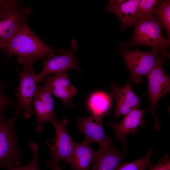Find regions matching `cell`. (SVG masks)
I'll list each match as a JSON object with an SVG mask.
<instances>
[{
    "mask_svg": "<svg viewBox=\"0 0 170 170\" xmlns=\"http://www.w3.org/2000/svg\"><path fill=\"white\" fill-rule=\"evenodd\" d=\"M68 51L65 48L56 49L47 45L40 40L28 26L26 19L9 42L6 54L7 59L18 56V62L23 65V71L34 72L33 65L37 60H43L53 54H62Z\"/></svg>",
    "mask_w": 170,
    "mask_h": 170,
    "instance_id": "cell-1",
    "label": "cell"
},
{
    "mask_svg": "<svg viewBox=\"0 0 170 170\" xmlns=\"http://www.w3.org/2000/svg\"><path fill=\"white\" fill-rule=\"evenodd\" d=\"M29 144L32 154L31 162L27 165L24 166L0 165V167L8 170H39L38 159V144L31 141Z\"/></svg>",
    "mask_w": 170,
    "mask_h": 170,
    "instance_id": "cell-21",
    "label": "cell"
},
{
    "mask_svg": "<svg viewBox=\"0 0 170 170\" xmlns=\"http://www.w3.org/2000/svg\"><path fill=\"white\" fill-rule=\"evenodd\" d=\"M164 61V60L159 61L146 76L148 80L147 95L150 103L146 110L151 112L154 119V128L157 130L161 127L156 112L157 103L162 96L170 92V78L163 70L162 64Z\"/></svg>",
    "mask_w": 170,
    "mask_h": 170,
    "instance_id": "cell-7",
    "label": "cell"
},
{
    "mask_svg": "<svg viewBox=\"0 0 170 170\" xmlns=\"http://www.w3.org/2000/svg\"><path fill=\"white\" fill-rule=\"evenodd\" d=\"M103 117L94 114L86 117H79L75 123L79 130L85 135L86 139L97 142L99 147L111 144V138L106 135L102 119Z\"/></svg>",
    "mask_w": 170,
    "mask_h": 170,
    "instance_id": "cell-14",
    "label": "cell"
},
{
    "mask_svg": "<svg viewBox=\"0 0 170 170\" xmlns=\"http://www.w3.org/2000/svg\"><path fill=\"white\" fill-rule=\"evenodd\" d=\"M42 82L51 95L60 99L66 107L74 108L71 100L78 91L70 83L67 72L47 75L42 77Z\"/></svg>",
    "mask_w": 170,
    "mask_h": 170,
    "instance_id": "cell-10",
    "label": "cell"
},
{
    "mask_svg": "<svg viewBox=\"0 0 170 170\" xmlns=\"http://www.w3.org/2000/svg\"><path fill=\"white\" fill-rule=\"evenodd\" d=\"M7 86L6 83L0 79V118L3 116L4 111L7 108L13 107L15 109L16 105L13 98L7 97L4 93L3 90Z\"/></svg>",
    "mask_w": 170,
    "mask_h": 170,
    "instance_id": "cell-23",
    "label": "cell"
},
{
    "mask_svg": "<svg viewBox=\"0 0 170 170\" xmlns=\"http://www.w3.org/2000/svg\"><path fill=\"white\" fill-rule=\"evenodd\" d=\"M157 0H139L137 10V19L152 16V11L158 2Z\"/></svg>",
    "mask_w": 170,
    "mask_h": 170,
    "instance_id": "cell-22",
    "label": "cell"
},
{
    "mask_svg": "<svg viewBox=\"0 0 170 170\" xmlns=\"http://www.w3.org/2000/svg\"><path fill=\"white\" fill-rule=\"evenodd\" d=\"M165 29L168 37L170 36V1L159 0L152 11Z\"/></svg>",
    "mask_w": 170,
    "mask_h": 170,
    "instance_id": "cell-19",
    "label": "cell"
},
{
    "mask_svg": "<svg viewBox=\"0 0 170 170\" xmlns=\"http://www.w3.org/2000/svg\"><path fill=\"white\" fill-rule=\"evenodd\" d=\"M92 143L86 139L80 143L75 142L70 164L72 170H90L97 153Z\"/></svg>",
    "mask_w": 170,
    "mask_h": 170,
    "instance_id": "cell-16",
    "label": "cell"
},
{
    "mask_svg": "<svg viewBox=\"0 0 170 170\" xmlns=\"http://www.w3.org/2000/svg\"><path fill=\"white\" fill-rule=\"evenodd\" d=\"M139 0H111L105 8L115 14L121 22V28L124 30L134 25L137 20V10Z\"/></svg>",
    "mask_w": 170,
    "mask_h": 170,
    "instance_id": "cell-15",
    "label": "cell"
},
{
    "mask_svg": "<svg viewBox=\"0 0 170 170\" xmlns=\"http://www.w3.org/2000/svg\"><path fill=\"white\" fill-rule=\"evenodd\" d=\"M120 52L126 67L131 73V80L135 83L141 82V76H146L159 61L165 59L159 53L153 50L145 52L138 49L131 51L124 48L121 50Z\"/></svg>",
    "mask_w": 170,
    "mask_h": 170,
    "instance_id": "cell-4",
    "label": "cell"
},
{
    "mask_svg": "<svg viewBox=\"0 0 170 170\" xmlns=\"http://www.w3.org/2000/svg\"><path fill=\"white\" fill-rule=\"evenodd\" d=\"M51 122L55 130L56 139L47 142L50 154L54 160L58 162L62 160L70 165L75 142L67 131L68 121L63 118Z\"/></svg>",
    "mask_w": 170,
    "mask_h": 170,
    "instance_id": "cell-8",
    "label": "cell"
},
{
    "mask_svg": "<svg viewBox=\"0 0 170 170\" xmlns=\"http://www.w3.org/2000/svg\"><path fill=\"white\" fill-rule=\"evenodd\" d=\"M31 11L16 0H8L0 7V52L6 54L9 42Z\"/></svg>",
    "mask_w": 170,
    "mask_h": 170,
    "instance_id": "cell-3",
    "label": "cell"
},
{
    "mask_svg": "<svg viewBox=\"0 0 170 170\" xmlns=\"http://www.w3.org/2000/svg\"><path fill=\"white\" fill-rule=\"evenodd\" d=\"M18 70L20 82L14 93L17 98L15 113L17 115L23 110L24 118L28 119L35 115L32 107L33 98L37 86L42 82V77L34 72H24L19 68Z\"/></svg>",
    "mask_w": 170,
    "mask_h": 170,
    "instance_id": "cell-6",
    "label": "cell"
},
{
    "mask_svg": "<svg viewBox=\"0 0 170 170\" xmlns=\"http://www.w3.org/2000/svg\"><path fill=\"white\" fill-rule=\"evenodd\" d=\"M71 50L61 55L50 54L46 59L42 60V70L39 73L42 77L50 74L67 72L70 69H74L81 72L78 65L75 52L77 48L76 41L73 39L71 42Z\"/></svg>",
    "mask_w": 170,
    "mask_h": 170,
    "instance_id": "cell-9",
    "label": "cell"
},
{
    "mask_svg": "<svg viewBox=\"0 0 170 170\" xmlns=\"http://www.w3.org/2000/svg\"><path fill=\"white\" fill-rule=\"evenodd\" d=\"M33 105L36 116V130H42L43 124L56 119L54 110V101L51 94L40 84L37 86L33 98Z\"/></svg>",
    "mask_w": 170,
    "mask_h": 170,
    "instance_id": "cell-11",
    "label": "cell"
},
{
    "mask_svg": "<svg viewBox=\"0 0 170 170\" xmlns=\"http://www.w3.org/2000/svg\"><path fill=\"white\" fill-rule=\"evenodd\" d=\"M110 87L112 95L116 102L114 112L115 119L120 116H124L133 110L139 109L141 105V96L133 92L130 80L121 87L116 82H112Z\"/></svg>",
    "mask_w": 170,
    "mask_h": 170,
    "instance_id": "cell-12",
    "label": "cell"
},
{
    "mask_svg": "<svg viewBox=\"0 0 170 170\" xmlns=\"http://www.w3.org/2000/svg\"><path fill=\"white\" fill-rule=\"evenodd\" d=\"M111 105L110 95L102 92L92 94L88 101V106L92 114L103 117L108 112Z\"/></svg>",
    "mask_w": 170,
    "mask_h": 170,
    "instance_id": "cell-18",
    "label": "cell"
},
{
    "mask_svg": "<svg viewBox=\"0 0 170 170\" xmlns=\"http://www.w3.org/2000/svg\"><path fill=\"white\" fill-rule=\"evenodd\" d=\"M15 121V117L0 118V165H20L22 150L18 147Z\"/></svg>",
    "mask_w": 170,
    "mask_h": 170,
    "instance_id": "cell-5",
    "label": "cell"
},
{
    "mask_svg": "<svg viewBox=\"0 0 170 170\" xmlns=\"http://www.w3.org/2000/svg\"><path fill=\"white\" fill-rule=\"evenodd\" d=\"M134 31L129 42H123L127 47L144 45L150 47L152 50L158 52L165 58H170L167 49L170 40L162 35V25L158 19L152 16L138 18L134 25Z\"/></svg>",
    "mask_w": 170,
    "mask_h": 170,
    "instance_id": "cell-2",
    "label": "cell"
},
{
    "mask_svg": "<svg viewBox=\"0 0 170 170\" xmlns=\"http://www.w3.org/2000/svg\"><path fill=\"white\" fill-rule=\"evenodd\" d=\"M126 156L112 144L99 147L90 170H116Z\"/></svg>",
    "mask_w": 170,
    "mask_h": 170,
    "instance_id": "cell-17",
    "label": "cell"
},
{
    "mask_svg": "<svg viewBox=\"0 0 170 170\" xmlns=\"http://www.w3.org/2000/svg\"><path fill=\"white\" fill-rule=\"evenodd\" d=\"M149 170H170V160L167 154L160 158L154 166L149 167Z\"/></svg>",
    "mask_w": 170,
    "mask_h": 170,
    "instance_id": "cell-24",
    "label": "cell"
},
{
    "mask_svg": "<svg viewBox=\"0 0 170 170\" xmlns=\"http://www.w3.org/2000/svg\"><path fill=\"white\" fill-rule=\"evenodd\" d=\"M46 162L50 170H62L58 162L53 159H48Z\"/></svg>",
    "mask_w": 170,
    "mask_h": 170,
    "instance_id": "cell-25",
    "label": "cell"
},
{
    "mask_svg": "<svg viewBox=\"0 0 170 170\" xmlns=\"http://www.w3.org/2000/svg\"><path fill=\"white\" fill-rule=\"evenodd\" d=\"M146 110L135 109L123 116L122 120L119 123L115 121L107 122L113 129L117 141L121 143L125 150L127 149L126 136L130 133H138L137 128L143 126L145 123L142 120V118Z\"/></svg>",
    "mask_w": 170,
    "mask_h": 170,
    "instance_id": "cell-13",
    "label": "cell"
},
{
    "mask_svg": "<svg viewBox=\"0 0 170 170\" xmlns=\"http://www.w3.org/2000/svg\"><path fill=\"white\" fill-rule=\"evenodd\" d=\"M152 152L150 149L144 156L136 161L121 164L116 170H146L152 165L150 159Z\"/></svg>",
    "mask_w": 170,
    "mask_h": 170,
    "instance_id": "cell-20",
    "label": "cell"
}]
</instances>
